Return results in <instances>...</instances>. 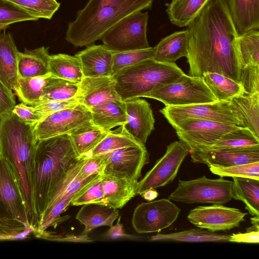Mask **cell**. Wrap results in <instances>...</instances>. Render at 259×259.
I'll return each mask as SVG.
<instances>
[{
	"mask_svg": "<svg viewBox=\"0 0 259 259\" xmlns=\"http://www.w3.org/2000/svg\"><path fill=\"white\" fill-rule=\"evenodd\" d=\"M188 75H223L240 83L239 35L225 0H212L187 25Z\"/></svg>",
	"mask_w": 259,
	"mask_h": 259,
	"instance_id": "1",
	"label": "cell"
},
{
	"mask_svg": "<svg viewBox=\"0 0 259 259\" xmlns=\"http://www.w3.org/2000/svg\"><path fill=\"white\" fill-rule=\"evenodd\" d=\"M79 159L68 134L38 141L28 175L34 231L61 183Z\"/></svg>",
	"mask_w": 259,
	"mask_h": 259,
	"instance_id": "2",
	"label": "cell"
},
{
	"mask_svg": "<svg viewBox=\"0 0 259 259\" xmlns=\"http://www.w3.org/2000/svg\"><path fill=\"white\" fill-rule=\"evenodd\" d=\"M154 0H89L69 23L65 39L75 47L87 46L101 39L122 19L151 9Z\"/></svg>",
	"mask_w": 259,
	"mask_h": 259,
	"instance_id": "3",
	"label": "cell"
},
{
	"mask_svg": "<svg viewBox=\"0 0 259 259\" xmlns=\"http://www.w3.org/2000/svg\"><path fill=\"white\" fill-rule=\"evenodd\" d=\"M34 126L22 120L12 112L0 120V154L9 162L18 176L32 223L28 175L38 141L34 133Z\"/></svg>",
	"mask_w": 259,
	"mask_h": 259,
	"instance_id": "4",
	"label": "cell"
},
{
	"mask_svg": "<svg viewBox=\"0 0 259 259\" xmlns=\"http://www.w3.org/2000/svg\"><path fill=\"white\" fill-rule=\"evenodd\" d=\"M34 230L18 176L0 154V240L25 238Z\"/></svg>",
	"mask_w": 259,
	"mask_h": 259,
	"instance_id": "5",
	"label": "cell"
},
{
	"mask_svg": "<svg viewBox=\"0 0 259 259\" xmlns=\"http://www.w3.org/2000/svg\"><path fill=\"white\" fill-rule=\"evenodd\" d=\"M176 63H162L153 58L127 67L113 75L115 90L125 102L170 83L184 74Z\"/></svg>",
	"mask_w": 259,
	"mask_h": 259,
	"instance_id": "6",
	"label": "cell"
},
{
	"mask_svg": "<svg viewBox=\"0 0 259 259\" xmlns=\"http://www.w3.org/2000/svg\"><path fill=\"white\" fill-rule=\"evenodd\" d=\"M142 97L155 99L168 106H185L217 101L202 77L185 73L173 82L156 89Z\"/></svg>",
	"mask_w": 259,
	"mask_h": 259,
	"instance_id": "7",
	"label": "cell"
},
{
	"mask_svg": "<svg viewBox=\"0 0 259 259\" xmlns=\"http://www.w3.org/2000/svg\"><path fill=\"white\" fill-rule=\"evenodd\" d=\"M233 181L220 177L211 179L202 176L189 181L179 180L177 188L168 199L187 204H224L232 199Z\"/></svg>",
	"mask_w": 259,
	"mask_h": 259,
	"instance_id": "8",
	"label": "cell"
},
{
	"mask_svg": "<svg viewBox=\"0 0 259 259\" xmlns=\"http://www.w3.org/2000/svg\"><path fill=\"white\" fill-rule=\"evenodd\" d=\"M148 19V12L142 11L125 17L103 35L101 39L103 45L113 53L149 48Z\"/></svg>",
	"mask_w": 259,
	"mask_h": 259,
	"instance_id": "9",
	"label": "cell"
},
{
	"mask_svg": "<svg viewBox=\"0 0 259 259\" xmlns=\"http://www.w3.org/2000/svg\"><path fill=\"white\" fill-rule=\"evenodd\" d=\"M189 153L188 146L180 140L169 144L164 154L138 182L137 194L141 195L147 190L164 187L172 182Z\"/></svg>",
	"mask_w": 259,
	"mask_h": 259,
	"instance_id": "10",
	"label": "cell"
},
{
	"mask_svg": "<svg viewBox=\"0 0 259 259\" xmlns=\"http://www.w3.org/2000/svg\"><path fill=\"white\" fill-rule=\"evenodd\" d=\"M160 112L173 128L190 119H206L239 126L233 114L229 101H219L181 106H165Z\"/></svg>",
	"mask_w": 259,
	"mask_h": 259,
	"instance_id": "11",
	"label": "cell"
},
{
	"mask_svg": "<svg viewBox=\"0 0 259 259\" xmlns=\"http://www.w3.org/2000/svg\"><path fill=\"white\" fill-rule=\"evenodd\" d=\"M180 212L181 209L169 199L142 203L134 209L132 226L140 234L158 232L170 227Z\"/></svg>",
	"mask_w": 259,
	"mask_h": 259,
	"instance_id": "12",
	"label": "cell"
},
{
	"mask_svg": "<svg viewBox=\"0 0 259 259\" xmlns=\"http://www.w3.org/2000/svg\"><path fill=\"white\" fill-rule=\"evenodd\" d=\"M237 126L206 119H190L174 128L189 150H201L210 147L224 134Z\"/></svg>",
	"mask_w": 259,
	"mask_h": 259,
	"instance_id": "13",
	"label": "cell"
},
{
	"mask_svg": "<svg viewBox=\"0 0 259 259\" xmlns=\"http://www.w3.org/2000/svg\"><path fill=\"white\" fill-rule=\"evenodd\" d=\"M98 155L105 163L103 175L132 180L138 181L142 168L149 161L145 146L126 147Z\"/></svg>",
	"mask_w": 259,
	"mask_h": 259,
	"instance_id": "14",
	"label": "cell"
},
{
	"mask_svg": "<svg viewBox=\"0 0 259 259\" xmlns=\"http://www.w3.org/2000/svg\"><path fill=\"white\" fill-rule=\"evenodd\" d=\"M246 214V212L236 208L213 204L209 206H199L191 209L187 219L197 228L217 232L239 227L241 222L244 221Z\"/></svg>",
	"mask_w": 259,
	"mask_h": 259,
	"instance_id": "15",
	"label": "cell"
},
{
	"mask_svg": "<svg viewBox=\"0 0 259 259\" xmlns=\"http://www.w3.org/2000/svg\"><path fill=\"white\" fill-rule=\"evenodd\" d=\"M92 120L90 109L78 103L58 111L37 123L34 128L38 140L69 134L74 128Z\"/></svg>",
	"mask_w": 259,
	"mask_h": 259,
	"instance_id": "16",
	"label": "cell"
},
{
	"mask_svg": "<svg viewBox=\"0 0 259 259\" xmlns=\"http://www.w3.org/2000/svg\"><path fill=\"white\" fill-rule=\"evenodd\" d=\"M126 122L123 131L141 145H145L154 128L155 119L149 103L138 98L125 101Z\"/></svg>",
	"mask_w": 259,
	"mask_h": 259,
	"instance_id": "17",
	"label": "cell"
},
{
	"mask_svg": "<svg viewBox=\"0 0 259 259\" xmlns=\"http://www.w3.org/2000/svg\"><path fill=\"white\" fill-rule=\"evenodd\" d=\"M192 161L208 167L231 166L259 161V148L189 150Z\"/></svg>",
	"mask_w": 259,
	"mask_h": 259,
	"instance_id": "18",
	"label": "cell"
},
{
	"mask_svg": "<svg viewBox=\"0 0 259 259\" xmlns=\"http://www.w3.org/2000/svg\"><path fill=\"white\" fill-rule=\"evenodd\" d=\"M77 98L79 103L89 109L109 100L120 99L115 90L113 76L84 77L79 83Z\"/></svg>",
	"mask_w": 259,
	"mask_h": 259,
	"instance_id": "19",
	"label": "cell"
},
{
	"mask_svg": "<svg viewBox=\"0 0 259 259\" xmlns=\"http://www.w3.org/2000/svg\"><path fill=\"white\" fill-rule=\"evenodd\" d=\"M79 60L84 77L113 76V52L103 45H92L75 55Z\"/></svg>",
	"mask_w": 259,
	"mask_h": 259,
	"instance_id": "20",
	"label": "cell"
},
{
	"mask_svg": "<svg viewBox=\"0 0 259 259\" xmlns=\"http://www.w3.org/2000/svg\"><path fill=\"white\" fill-rule=\"evenodd\" d=\"M229 105L239 122L238 126L249 129L259 138V92L235 97Z\"/></svg>",
	"mask_w": 259,
	"mask_h": 259,
	"instance_id": "21",
	"label": "cell"
},
{
	"mask_svg": "<svg viewBox=\"0 0 259 259\" xmlns=\"http://www.w3.org/2000/svg\"><path fill=\"white\" fill-rule=\"evenodd\" d=\"M19 51L10 33H0V80L10 90L18 85Z\"/></svg>",
	"mask_w": 259,
	"mask_h": 259,
	"instance_id": "22",
	"label": "cell"
},
{
	"mask_svg": "<svg viewBox=\"0 0 259 259\" xmlns=\"http://www.w3.org/2000/svg\"><path fill=\"white\" fill-rule=\"evenodd\" d=\"M138 181L103 175L102 184L107 204L117 209L122 208L137 195Z\"/></svg>",
	"mask_w": 259,
	"mask_h": 259,
	"instance_id": "23",
	"label": "cell"
},
{
	"mask_svg": "<svg viewBox=\"0 0 259 259\" xmlns=\"http://www.w3.org/2000/svg\"><path fill=\"white\" fill-rule=\"evenodd\" d=\"M81 206L75 219L84 226L83 235L87 234L99 227L107 226L110 227L119 217L118 209L108 205L89 203Z\"/></svg>",
	"mask_w": 259,
	"mask_h": 259,
	"instance_id": "24",
	"label": "cell"
},
{
	"mask_svg": "<svg viewBox=\"0 0 259 259\" xmlns=\"http://www.w3.org/2000/svg\"><path fill=\"white\" fill-rule=\"evenodd\" d=\"M239 35L259 29V0H225Z\"/></svg>",
	"mask_w": 259,
	"mask_h": 259,
	"instance_id": "25",
	"label": "cell"
},
{
	"mask_svg": "<svg viewBox=\"0 0 259 259\" xmlns=\"http://www.w3.org/2000/svg\"><path fill=\"white\" fill-rule=\"evenodd\" d=\"M50 55L49 48L42 46L19 52L17 60L18 78H29L47 75L49 72Z\"/></svg>",
	"mask_w": 259,
	"mask_h": 259,
	"instance_id": "26",
	"label": "cell"
},
{
	"mask_svg": "<svg viewBox=\"0 0 259 259\" xmlns=\"http://www.w3.org/2000/svg\"><path fill=\"white\" fill-rule=\"evenodd\" d=\"M92 121L106 132L126 122L125 102L120 99L111 100L90 108Z\"/></svg>",
	"mask_w": 259,
	"mask_h": 259,
	"instance_id": "27",
	"label": "cell"
},
{
	"mask_svg": "<svg viewBox=\"0 0 259 259\" xmlns=\"http://www.w3.org/2000/svg\"><path fill=\"white\" fill-rule=\"evenodd\" d=\"M188 30L176 31L165 36L154 47L153 59L162 63H175L187 57Z\"/></svg>",
	"mask_w": 259,
	"mask_h": 259,
	"instance_id": "28",
	"label": "cell"
},
{
	"mask_svg": "<svg viewBox=\"0 0 259 259\" xmlns=\"http://www.w3.org/2000/svg\"><path fill=\"white\" fill-rule=\"evenodd\" d=\"M212 0H171L166 3L169 21L179 27H186Z\"/></svg>",
	"mask_w": 259,
	"mask_h": 259,
	"instance_id": "29",
	"label": "cell"
},
{
	"mask_svg": "<svg viewBox=\"0 0 259 259\" xmlns=\"http://www.w3.org/2000/svg\"><path fill=\"white\" fill-rule=\"evenodd\" d=\"M108 133L94 124L91 120L74 128L69 134L80 157L91 152Z\"/></svg>",
	"mask_w": 259,
	"mask_h": 259,
	"instance_id": "30",
	"label": "cell"
},
{
	"mask_svg": "<svg viewBox=\"0 0 259 259\" xmlns=\"http://www.w3.org/2000/svg\"><path fill=\"white\" fill-rule=\"evenodd\" d=\"M232 199L242 201L252 216L259 217V180L232 177Z\"/></svg>",
	"mask_w": 259,
	"mask_h": 259,
	"instance_id": "31",
	"label": "cell"
},
{
	"mask_svg": "<svg viewBox=\"0 0 259 259\" xmlns=\"http://www.w3.org/2000/svg\"><path fill=\"white\" fill-rule=\"evenodd\" d=\"M230 235L218 233L202 228H195L169 234H157L150 241L185 242H230Z\"/></svg>",
	"mask_w": 259,
	"mask_h": 259,
	"instance_id": "32",
	"label": "cell"
},
{
	"mask_svg": "<svg viewBox=\"0 0 259 259\" xmlns=\"http://www.w3.org/2000/svg\"><path fill=\"white\" fill-rule=\"evenodd\" d=\"M49 72L54 76L78 83L84 77L79 59L65 54L50 55Z\"/></svg>",
	"mask_w": 259,
	"mask_h": 259,
	"instance_id": "33",
	"label": "cell"
},
{
	"mask_svg": "<svg viewBox=\"0 0 259 259\" xmlns=\"http://www.w3.org/2000/svg\"><path fill=\"white\" fill-rule=\"evenodd\" d=\"M201 77L217 101H230L244 94L240 83L221 74L206 72Z\"/></svg>",
	"mask_w": 259,
	"mask_h": 259,
	"instance_id": "34",
	"label": "cell"
},
{
	"mask_svg": "<svg viewBox=\"0 0 259 259\" xmlns=\"http://www.w3.org/2000/svg\"><path fill=\"white\" fill-rule=\"evenodd\" d=\"M259 148V138L249 129L241 126L224 134L209 148L201 150Z\"/></svg>",
	"mask_w": 259,
	"mask_h": 259,
	"instance_id": "35",
	"label": "cell"
},
{
	"mask_svg": "<svg viewBox=\"0 0 259 259\" xmlns=\"http://www.w3.org/2000/svg\"><path fill=\"white\" fill-rule=\"evenodd\" d=\"M50 73L39 76L18 78V85L14 90L21 102L34 106L42 101L47 78Z\"/></svg>",
	"mask_w": 259,
	"mask_h": 259,
	"instance_id": "36",
	"label": "cell"
},
{
	"mask_svg": "<svg viewBox=\"0 0 259 259\" xmlns=\"http://www.w3.org/2000/svg\"><path fill=\"white\" fill-rule=\"evenodd\" d=\"M79 83L52 75L47 78L42 101H66L77 96ZM41 101V102H42Z\"/></svg>",
	"mask_w": 259,
	"mask_h": 259,
	"instance_id": "37",
	"label": "cell"
},
{
	"mask_svg": "<svg viewBox=\"0 0 259 259\" xmlns=\"http://www.w3.org/2000/svg\"><path fill=\"white\" fill-rule=\"evenodd\" d=\"M237 47L241 68L259 65V31L252 29L239 35Z\"/></svg>",
	"mask_w": 259,
	"mask_h": 259,
	"instance_id": "38",
	"label": "cell"
},
{
	"mask_svg": "<svg viewBox=\"0 0 259 259\" xmlns=\"http://www.w3.org/2000/svg\"><path fill=\"white\" fill-rule=\"evenodd\" d=\"M134 146H145L139 143L120 128L117 132H109L107 136L91 152L79 157H88L118 149Z\"/></svg>",
	"mask_w": 259,
	"mask_h": 259,
	"instance_id": "39",
	"label": "cell"
},
{
	"mask_svg": "<svg viewBox=\"0 0 259 259\" xmlns=\"http://www.w3.org/2000/svg\"><path fill=\"white\" fill-rule=\"evenodd\" d=\"M37 19H51L60 4L57 0H7Z\"/></svg>",
	"mask_w": 259,
	"mask_h": 259,
	"instance_id": "40",
	"label": "cell"
},
{
	"mask_svg": "<svg viewBox=\"0 0 259 259\" xmlns=\"http://www.w3.org/2000/svg\"><path fill=\"white\" fill-rule=\"evenodd\" d=\"M102 176H98L79 191L72 198L71 205L80 206L89 203L107 205L104 198Z\"/></svg>",
	"mask_w": 259,
	"mask_h": 259,
	"instance_id": "41",
	"label": "cell"
},
{
	"mask_svg": "<svg viewBox=\"0 0 259 259\" xmlns=\"http://www.w3.org/2000/svg\"><path fill=\"white\" fill-rule=\"evenodd\" d=\"M153 56L154 47H149L142 50L113 53L112 66L113 75L127 67L143 60L153 58Z\"/></svg>",
	"mask_w": 259,
	"mask_h": 259,
	"instance_id": "42",
	"label": "cell"
},
{
	"mask_svg": "<svg viewBox=\"0 0 259 259\" xmlns=\"http://www.w3.org/2000/svg\"><path fill=\"white\" fill-rule=\"evenodd\" d=\"M38 19L7 0H0V31L15 23Z\"/></svg>",
	"mask_w": 259,
	"mask_h": 259,
	"instance_id": "43",
	"label": "cell"
},
{
	"mask_svg": "<svg viewBox=\"0 0 259 259\" xmlns=\"http://www.w3.org/2000/svg\"><path fill=\"white\" fill-rule=\"evenodd\" d=\"M210 171L220 177L247 178L259 180V161L231 166L211 165Z\"/></svg>",
	"mask_w": 259,
	"mask_h": 259,
	"instance_id": "44",
	"label": "cell"
},
{
	"mask_svg": "<svg viewBox=\"0 0 259 259\" xmlns=\"http://www.w3.org/2000/svg\"><path fill=\"white\" fill-rule=\"evenodd\" d=\"M240 83L244 94L252 95L259 92V65H249L241 68Z\"/></svg>",
	"mask_w": 259,
	"mask_h": 259,
	"instance_id": "45",
	"label": "cell"
},
{
	"mask_svg": "<svg viewBox=\"0 0 259 259\" xmlns=\"http://www.w3.org/2000/svg\"><path fill=\"white\" fill-rule=\"evenodd\" d=\"M78 103L79 102L77 96L72 99L62 101L44 100L33 107L36 113L43 120L51 114Z\"/></svg>",
	"mask_w": 259,
	"mask_h": 259,
	"instance_id": "46",
	"label": "cell"
},
{
	"mask_svg": "<svg viewBox=\"0 0 259 259\" xmlns=\"http://www.w3.org/2000/svg\"><path fill=\"white\" fill-rule=\"evenodd\" d=\"M84 158L85 159L78 173L80 177L86 178L92 175H103L104 174L105 163L100 155Z\"/></svg>",
	"mask_w": 259,
	"mask_h": 259,
	"instance_id": "47",
	"label": "cell"
},
{
	"mask_svg": "<svg viewBox=\"0 0 259 259\" xmlns=\"http://www.w3.org/2000/svg\"><path fill=\"white\" fill-rule=\"evenodd\" d=\"M12 112L22 120L32 125H35L42 120L33 106L27 105L23 103L16 104Z\"/></svg>",
	"mask_w": 259,
	"mask_h": 259,
	"instance_id": "48",
	"label": "cell"
},
{
	"mask_svg": "<svg viewBox=\"0 0 259 259\" xmlns=\"http://www.w3.org/2000/svg\"><path fill=\"white\" fill-rule=\"evenodd\" d=\"M16 101L12 91L0 80V120L12 112Z\"/></svg>",
	"mask_w": 259,
	"mask_h": 259,
	"instance_id": "49",
	"label": "cell"
},
{
	"mask_svg": "<svg viewBox=\"0 0 259 259\" xmlns=\"http://www.w3.org/2000/svg\"><path fill=\"white\" fill-rule=\"evenodd\" d=\"M230 242L257 244L259 243V230H247L245 233L230 235Z\"/></svg>",
	"mask_w": 259,
	"mask_h": 259,
	"instance_id": "50",
	"label": "cell"
},
{
	"mask_svg": "<svg viewBox=\"0 0 259 259\" xmlns=\"http://www.w3.org/2000/svg\"><path fill=\"white\" fill-rule=\"evenodd\" d=\"M120 217L116 224L110 227V229L106 233L105 236L110 239H117L120 238L135 239V236L126 234L123 229L122 224L120 223Z\"/></svg>",
	"mask_w": 259,
	"mask_h": 259,
	"instance_id": "51",
	"label": "cell"
},
{
	"mask_svg": "<svg viewBox=\"0 0 259 259\" xmlns=\"http://www.w3.org/2000/svg\"><path fill=\"white\" fill-rule=\"evenodd\" d=\"M56 241H71V242H92V240L90 239L87 234L80 236H75L73 235H66L65 237L57 236Z\"/></svg>",
	"mask_w": 259,
	"mask_h": 259,
	"instance_id": "52",
	"label": "cell"
},
{
	"mask_svg": "<svg viewBox=\"0 0 259 259\" xmlns=\"http://www.w3.org/2000/svg\"><path fill=\"white\" fill-rule=\"evenodd\" d=\"M141 196L145 200L151 201L157 197L158 193L155 189H150L145 192Z\"/></svg>",
	"mask_w": 259,
	"mask_h": 259,
	"instance_id": "53",
	"label": "cell"
}]
</instances>
